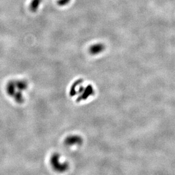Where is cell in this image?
<instances>
[{
	"label": "cell",
	"mask_w": 175,
	"mask_h": 175,
	"mask_svg": "<svg viewBox=\"0 0 175 175\" xmlns=\"http://www.w3.org/2000/svg\"><path fill=\"white\" fill-rule=\"evenodd\" d=\"M60 157L58 155H54L51 159V164L55 170H58V171H64L67 168L66 164H63L61 162H59Z\"/></svg>",
	"instance_id": "obj_1"
},
{
	"label": "cell",
	"mask_w": 175,
	"mask_h": 175,
	"mask_svg": "<svg viewBox=\"0 0 175 175\" xmlns=\"http://www.w3.org/2000/svg\"><path fill=\"white\" fill-rule=\"evenodd\" d=\"M105 49V45L103 43H96L92 45L89 48V52L91 54H97Z\"/></svg>",
	"instance_id": "obj_2"
},
{
	"label": "cell",
	"mask_w": 175,
	"mask_h": 175,
	"mask_svg": "<svg viewBox=\"0 0 175 175\" xmlns=\"http://www.w3.org/2000/svg\"><path fill=\"white\" fill-rule=\"evenodd\" d=\"M65 143L66 144L69 146H74L75 144H81V138L78 136H70L66 138Z\"/></svg>",
	"instance_id": "obj_3"
},
{
	"label": "cell",
	"mask_w": 175,
	"mask_h": 175,
	"mask_svg": "<svg viewBox=\"0 0 175 175\" xmlns=\"http://www.w3.org/2000/svg\"><path fill=\"white\" fill-rule=\"evenodd\" d=\"M42 1L43 0H32L30 5V9L32 12L35 13L38 10Z\"/></svg>",
	"instance_id": "obj_4"
},
{
	"label": "cell",
	"mask_w": 175,
	"mask_h": 175,
	"mask_svg": "<svg viewBox=\"0 0 175 175\" xmlns=\"http://www.w3.org/2000/svg\"><path fill=\"white\" fill-rule=\"evenodd\" d=\"M70 1V0H58L57 4L60 6H65L66 5L69 4Z\"/></svg>",
	"instance_id": "obj_5"
}]
</instances>
